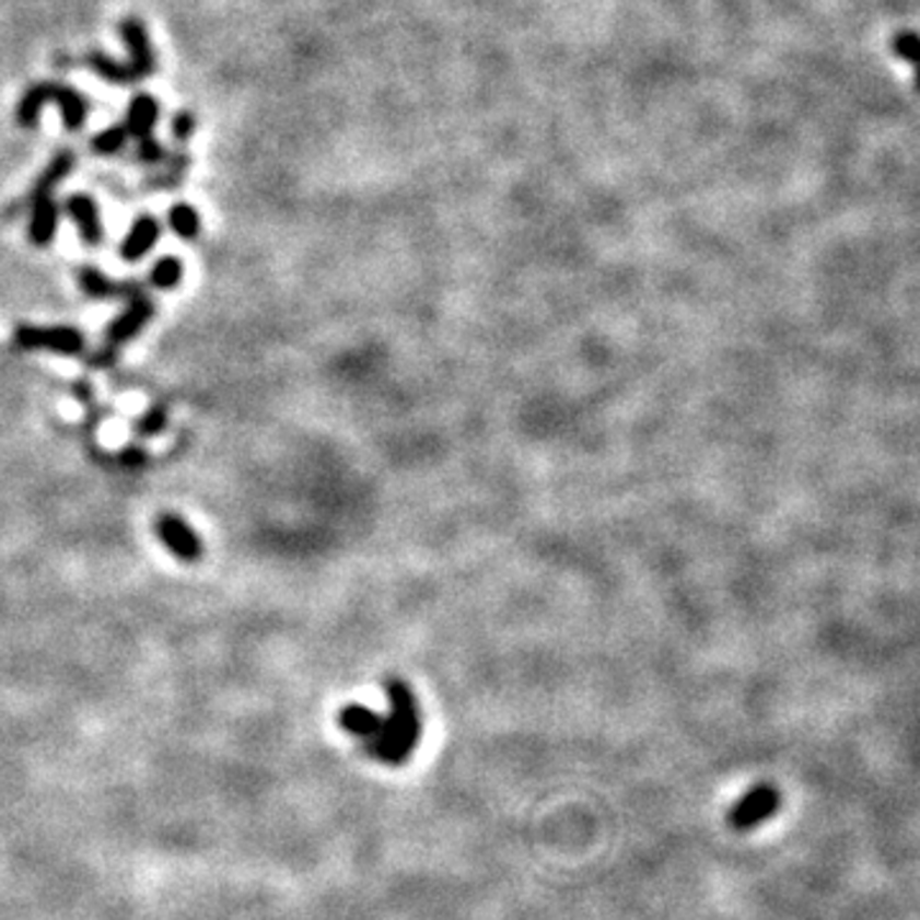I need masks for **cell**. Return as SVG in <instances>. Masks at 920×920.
I'll return each instance as SVG.
<instances>
[{
	"mask_svg": "<svg viewBox=\"0 0 920 920\" xmlns=\"http://www.w3.org/2000/svg\"><path fill=\"white\" fill-rule=\"evenodd\" d=\"M384 688L386 701H389V713L382 717V726H379L374 740L361 744V747L376 762L401 767L412 759L417 744H420L422 713L409 683L392 675V678H386Z\"/></svg>",
	"mask_w": 920,
	"mask_h": 920,
	"instance_id": "6da1fadb",
	"label": "cell"
},
{
	"mask_svg": "<svg viewBox=\"0 0 920 920\" xmlns=\"http://www.w3.org/2000/svg\"><path fill=\"white\" fill-rule=\"evenodd\" d=\"M13 343L21 351H49L57 356H80L85 351V336L72 325H51V328L19 325L13 330Z\"/></svg>",
	"mask_w": 920,
	"mask_h": 920,
	"instance_id": "7a4b0ae2",
	"label": "cell"
},
{
	"mask_svg": "<svg viewBox=\"0 0 920 920\" xmlns=\"http://www.w3.org/2000/svg\"><path fill=\"white\" fill-rule=\"evenodd\" d=\"M782 795L775 785H755L744 793L726 813V824L734 831H752V828L762 826L780 811Z\"/></svg>",
	"mask_w": 920,
	"mask_h": 920,
	"instance_id": "3957f363",
	"label": "cell"
},
{
	"mask_svg": "<svg viewBox=\"0 0 920 920\" xmlns=\"http://www.w3.org/2000/svg\"><path fill=\"white\" fill-rule=\"evenodd\" d=\"M151 317H154V302L149 300V294L143 292V289H139V292L128 296V307L124 310V313L110 323L108 336H105V356L103 353L97 356V359L93 361L95 366H105V363H110L113 351L139 336V333L147 328V323L151 321Z\"/></svg>",
	"mask_w": 920,
	"mask_h": 920,
	"instance_id": "277c9868",
	"label": "cell"
},
{
	"mask_svg": "<svg viewBox=\"0 0 920 920\" xmlns=\"http://www.w3.org/2000/svg\"><path fill=\"white\" fill-rule=\"evenodd\" d=\"M156 537L174 558L182 562H197L202 558V539L177 514H162L156 520Z\"/></svg>",
	"mask_w": 920,
	"mask_h": 920,
	"instance_id": "5b68a950",
	"label": "cell"
},
{
	"mask_svg": "<svg viewBox=\"0 0 920 920\" xmlns=\"http://www.w3.org/2000/svg\"><path fill=\"white\" fill-rule=\"evenodd\" d=\"M118 34H120V39L126 42L128 65H131L136 78L139 80L151 78V74L156 72V57H154V49H151L149 32H147V26L141 24V19H136V16L124 19L118 24Z\"/></svg>",
	"mask_w": 920,
	"mask_h": 920,
	"instance_id": "8992f818",
	"label": "cell"
},
{
	"mask_svg": "<svg viewBox=\"0 0 920 920\" xmlns=\"http://www.w3.org/2000/svg\"><path fill=\"white\" fill-rule=\"evenodd\" d=\"M74 162H78V156H74V151H70V149H62L59 154H55V159H51V162L47 164V170L42 172V177L36 179L32 193H28L24 200H19L16 208L9 210V216H13L16 210L32 208V205H36L39 200H47V197H51V193H55V187L59 185V182H62L67 174L74 170Z\"/></svg>",
	"mask_w": 920,
	"mask_h": 920,
	"instance_id": "52a82bcc",
	"label": "cell"
},
{
	"mask_svg": "<svg viewBox=\"0 0 920 920\" xmlns=\"http://www.w3.org/2000/svg\"><path fill=\"white\" fill-rule=\"evenodd\" d=\"M65 212L72 218V223L78 225L80 238L88 243V246H101L105 238L101 210H97V202L90 195H70L65 200Z\"/></svg>",
	"mask_w": 920,
	"mask_h": 920,
	"instance_id": "ba28073f",
	"label": "cell"
},
{
	"mask_svg": "<svg viewBox=\"0 0 920 920\" xmlns=\"http://www.w3.org/2000/svg\"><path fill=\"white\" fill-rule=\"evenodd\" d=\"M159 235H162V225H159V220L154 216H139L133 220L131 231H128L126 238L120 241V248H118L120 258L131 264L141 261V258L156 246Z\"/></svg>",
	"mask_w": 920,
	"mask_h": 920,
	"instance_id": "9c48e42d",
	"label": "cell"
},
{
	"mask_svg": "<svg viewBox=\"0 0 920 920\" xmlns=\"http://www.w3.org/2000/svg\"><path fill=\"white\" fill-rule=\"evenodd\" d=\"M51 103H55L59 113H62L67 131H72V133L82 131V126H85L88 113H90V103L80 90H74L72 85H65V82L51 80Z\"/></svg>",
	"mask_w": 920,
	"mask_h": 920,
	"instance_id": "30bf717a",
	"label": "cell"
},
{
	"mask_svg": "<svg viewBox=\"0 0 920 920\" xmlns=\"http://www.w3.org/2000/svg\"><path fill=\"white\" fill-rule=\"evenodd\" d=\"M338 726L343 729L346 734H351L361 744H366L379 734V726H382V713L366 709L361 703L343 706L338 713Z\"/></svg>",
	"mask_w": 920,
	"mask_h": 920,
	"instance_id": "8fae6325",
	"label": "cell"
},
{
	"mask_svg": "<svg viewBox=\"0 0 920 920\" xmlns=\"http://www.w3.org/2000/svg\"><path fill=\"white\" fill-rule=\"evenodd\" d=\"M78 279L82 292L97 296V300H110V296H124V300H128V296L141 287L136 284V281H124V284H120V281H110L103 271H97L95 266H82L78 271Z\"/></svg>",
	"mask_w": 920,
	"mask_h": 920,
	"instance_id": "7c38bea8",
	"label": "cell"
},
{
	"mask_svg": "<svg viewBox=\"0 0 920 920\" xmlns=\"http://www.w3.org/2000/svg\"><path fill=\"white\" fill-rule=\"evenodd\" d=\"M159 120V103L154 95H136L131 105H128V113H126V128L128 133H131V139L141 141V139H149L151 131H154Z\"/></svg>",
	"mask_w": 920,
	"mask_h": 920,
	"instance_id": "4fadbf2b",
	"label": "cell"
},
{
	"mask_svg": "<svg viewBox=\"0 0 920 920\" xmlns=\"http://www.w3.org/2000/svg\"><path fill=\"white\" fill-rule=\"evenodd\" d=\"M80 65L88 67V70H93L97 78L110 82V85H133V82H139L136 72L131 70V65L118 62V59L103 55V51H97V49L88 51Z\"/></svg>",
	"mask_w": 920,
	"mask_h": 920,
	"instance_id": "5bb4252c",
	"label": "cell"
},
{
	"mask_svg": "<svg viewBox=\"0 0 920 920\" xmlns=\"http://www.w3.org/2000/svg\"><path fill=\"white\" fill-rule=\"evenodd\" d=\"M59 225V205L47 197L32 205V223H28V238L34 246H49Z\"/></svg>",
	"mask_w": 920,
	"mask_h": 920,
	"instance_id": "9a60e30c",
	"label": "cell"
},
{
	"mask_svg": "<svg viewBox=\"0 0 920 920\" xmlns=\"http://www.w3.org/2000/svg\"><path fill=\"white\" fill-rule=\"evenodd\" d=\"M51 103V80L34 82L32 88L21 95L19 108H16V124L24 128H34L39 124L42 110Z\"/></svg>",
	"mask_w": 920,
	"mask_h": 920,
	"instance_id": "2e32d148",
	"label": "cell"
},
{
	"mask_svg": "<svg viewBox=\"0 0 920 920\" xmlns=\"http://www.w3.org/2000/svg\"><path fill=\"white\" fill-rule=\"evenodd\" d=\"M166 220H170V228L182 241H195L200 235V216H197V210L189 202L172 205Z\"/></svg>",
	"mask_w": 920,
	"mask_h": 920,
	"instance_id": "e0dca14e",
	"label": "cell"
},
{
	"mask_svg": "<svg viewBox=\"0 0 920 920\" xmlns=\"http://www.w3.org/2000/svg\"><path fill=\"white\" fill-rule=\"evenodd\" d=\"M889 49L897 59L910 65L912 74H916V90L920 93V34L916 32H900L893 36L889 42Z\"/></svg>",
	"mask_w": 920,
	"mask_h": 920,
	"instance_id": "ac0fdd59",
	"label": "cell"
},
{
	"mask_svg": "<svg viewBox=\"0 0 920 920\" xmlns=\"http://www.w3.org/2000/svg\"><path fill=\"white\" fill-rule=\"evenodd\" d=\"M182 277H185V266L177 256H164L159 258V261L151 266V273H149V281L154 284L156 289H164V292H172V289L179 287Z\"/></svg>",
	"mask_w": 920,
	"mask_h": 920,
	"instance_id": "d6986e66",
	"label": "cell"
},
{
	"mask_svg": "<svg viewBox=\"0 0 920 920\" xmlns=\"http://www.w3.org/2000/svg\"><path fill=\"white\" fill-rule=\"evenodd\" d=\"M162 164H164V172L149 182V185H151L149 189H174V187H177L182 177H185L187 170H189V154H185V151H177V154H166Z\"/></svg>",
	"mask_w": 920,
	"mask_h": 920,
	"instance_id": "ffe728a7",
	"label": "cell"
},
{
	"mask_svg": "<svg viewBox=\"0 0 920 920\" xmlns=\"http://www.w3.org/2000/svg\"><path fill=\"white\" fill-rule=\"evenodd\" d=\"M128 139H131V133H128L126 124H116V126L105 128V131H101L97 136H93L90 149H93L95 154L113 156V154H118V151H124Z\"/></svg>",
	"mask_w": 920,
	"mask_h": 920,
	"instance_id": "44dd1931",
	"label": "cell"
},
{
	"mask_svg": "<svg viewBox=\"0 0 920 920\" xmlns=\"http://www.w3.org/2000/svg\"><path fill=\"white\" fill-rule=\"evenodd\" d=\"M166 420H170V417H166V407H154L136 422V432H139L141 438H154L166 428Z\"/></svg>",
	"mask_w": 920,
	"mask_h": 920,
	"instance_id": "7402d4cb",
	"label": "cell"
},
{
	"mask_svg": "<svg viewBox=\"0 0 920 920\" xmlns=\"http://www.w3.org/2000/svg\"><path fill=\"white\" fill-rule=\"evenodd\" d=\"M195 128H197V118H195L193 110H179L172 120V136L179 143H187L189 139H193Z\"/></svg>",
	"mask_w": 920,
	"mask_h": 920,
	"instance_id": "603a6c76",
	"label": "cell"
},
{
	"mask_svg": "<svg viewBox=\"0 0 920 920\" xmlns=\"http://www.w3.org/2000/svg\"><path fill=\"white\" fill-rule=\"evenodd\" d=\"M136 159H139V162H143V164H162L164 159H166V149L162 147V143H159L156 139H141L139 141V151H136Z\"/></svg>",
	"mask_w": 920,
	"mask_h": 920,
	"instance_id": "cb8c5ba5",
	"label": "cell"
},
{
	"mask_svg": "<svg viewBox=\"0 0 920 920\" xmlns=\"http://www.w3.org/2000/svg\"><path fill=\"white\" fill-rule=\"evenodd\" d=\"M120 463H124V468L136 470L147 463V453H143L141 447H126V451L120 453Z\"/></svg>",
	"mask_w": 920,
	"mask_h": 920,
	"instance_id": "d4e9b609",
	"label": "cell"
}]
</instances>
